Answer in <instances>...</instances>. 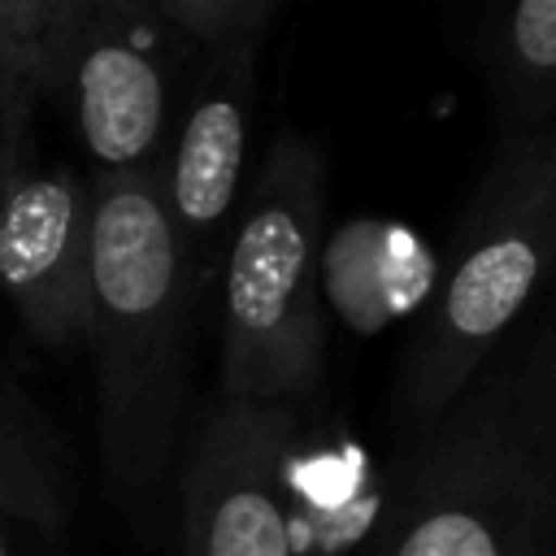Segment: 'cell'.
Returning <instances> with one entry per match:
<instances>
[{
    "mask_svg": "<svg viewBox=\"0 0 556 556\" xmlns=\"http://www.w3.org/2000/svg\"><path fill=\"white\" fill-rule=\"evenodd\" d=\"M460 48L486 87L495 152L543 143L556 130V0L478 9Z\"/></svg>",
    "mask_w": 556,
    "mask_h": 556,
    "instance_id": "9",
    "label": "cell"
},
{
    "mask_svg": "<svg viewBox=\"0 0 556 556\" xmlns=\"http://www.w3.org/2000/svg\"><path fill=\"white\" fill-rule=\"evenodd\" d=\"M547 291H552V321H556V278H552V287H547Z\"/></svg>",
    "mask_w": 556,
    "mask_h": 556,
    "instance_id": "15",
    "label": "cell"
},
{
    "mask_svg": "<svg viewBox=\"0 0 556 556\" xmlns=\"http://www.w3.org/2000/svg\"><path fill=\"white\" fill-rule=\"evenodd\" d=\"M295 408L213 400L178 460V556H304Z\"/></svg>",
    "mask_w": 556,
    "mask_h": 556,
    "instance_id": "6",
    "label": "cell"
},
{
    "mask_svg": "<svg viewBox=\"0 0 556 556\" xmlns=\"http://www.w3.org/2000/svg\"><path fill=\"white\" fill-rule=\"evenodd\" d=\"M0 504L30 517L35 526H61L65 500L56 486V473L30 443V434L17 426L13 413L0 408Z\"/></svg>",
    "mask_w": 556,
    "mask_h": 556,
    "instance_id": "12",
    "label": "cell"
},
{
    "mask_svg": "<svg viewBox=\"0 0 556 556\" xmlns=\"http://www.w3.org/2000/svg\"><path fill=\"white\" fill-rule=\"evenodd\" d=\"M161 22L191 56H226L261 48L278 22V0H152Z\"/></svg>",
    "mask_w": 556,
    "mask_h": 556,
    "instance_id": "11",
    "label": "cell"
},
{
    "mask_svg": "<svg viewBox=\"0 0 556 556\" xmlns=\"http://www.w3.org/2000/svg\"><path fill=\"white\" fill-rule=\"evenodd\" d=\"M0 291L52 352L91 334V178L17 165L0 195Z\"/></svg>",
    "mask_w": 556,
    "mask_h": 556,
    "instance_id": "8",
    "label": "cell"
},
{
    "mask_svg": "<svg viewBox=\"0 0 556 556\" xmlns=\"http://www.w3.org/2000/svg\"><path fill=\"white\" fill-rule=\"evenodd\" d=\"M530 343H534V361H539V374H543V391H547L552 413H556V321L547 330H539Z\"/></svg>",
    "mask_w": 556,
    "mask_h": 556,
    "instance_id": "14",
    "label": "cell"
},
{
    "mask_svg": "<svg viewBox=\"0 0 556 556\" xmlns=\"http://www.w3.org/2000/svg\"><path fill=\"white\" fill-rule=\"evenodd\" d=\"M191 70L152 0H83L52 100H65L96 174H156Z\"/></svg>",
    "mask_w": 556,
    "mask_h": 556,
    "instance_id": "5",
    "label": "cell"
},
{
    "mask_svg": "<svg viewBox=\"0 0 556 556\" xmlns=\"http://www.w3.org/2000/svg\"><path fill=\"white\" fill-rule=\"evenodd\" d=\"M326 161L278 130L243 191L217 265V395L300 404L326 374Z\"/></svg>",
    "mask_w": 556,
    "mask_h": 556,
    "instance_id": "3",
    "label": "cell"
},
{
    "mask_svg": "<svg viewBox=\"0 0 556 556\" xmlns=\"http://www.w3.org/2000/svg\"><path fill=\"white\" fill-rule=\"evenodd\" d=\"M0 556H4V539H0Z\"/></svg>",
    "mask_w": 556,
    "mask_h": 556,
    "instance_id": "16",
    "label": "cell"
},
{
    "mask_svg": "<svg viewBox=\"0 0 556 556\" xmlns=\"http://www.w3.org/2000/svg\"><path fill=\"white\" fill-rule=\"evenodd\" d=\"M556 278V130L521 152H495L482 174L434 287L408 339L395 408L408 434L486 369L517 321Z\"/></svg>",
    "mask_w": 556,
    "mask_h": 556,
    "instance_id": "4",
    "label": "cell"
},
{
    "mask_svg": "<svg viewBox=\"0 0 556 556\" xmlns=\"http://www.w3.org/2000/svg\"><path fill=\"white\" fill-rule=\"evenodd\" d=\"M83 0H0V52L43 96H52Z\"/></svg>",
    "mask_w": 556,
    "mask_h": 556,
    "instance_id": "10",
    "label": "cell"
},
{
    "mask_svg": "<svg viewBox=\"0 0 556 556\" xmlns=\"http://www.w3.org/2000/svg\"><path fill=\"white\" fill-rule=\"evenodd\" d=\"M195 282L152 174H91L96 430L113 500L148 526L178 465Z\"/></svg>",
    "mask_w": 556,
    "mask_h": 556,
    "instance_id": "1",
    "label": "cell"
},
{
    "mask_svg": "<svg viewBox=\"0 0 556 556\" xmlns=\"http://www.w3.org/2000/svg\"><path fill=\"white\" fill-rule=\"evenodd\" d=\"M365 556H556V413L530 339L413 434Z\"/></svg>",
    "mask_w": 556,
    "mask_h": 556,
    "instance_id": "2",
    "label": "cell"
},
{
    "mask_svg": "<svg viewBox=\"0 0 556 556\" xmlns=\"http://www.w3.org/2000/svg\"><path fill=\"white\" fill-rule=\"evenodd\" d=\"M256 61L261 48L195 56L165 156L156 165V191L178 248L208 291L235 230L243 191L252 182V126H256Z\"/></svg>",
    "mask_w": 556,
    "mask_h": 556,
    "instance_id": "7",
    "label": "cell"
},
{
    "mask_svg": "<svg viewBox=\"0 0 556 556\" xmlns=\"http://www.w3.org/2000/svg\"><path fill=\"white\" fill-rule=\"evenodd\" d=\"M35 100H39V91L0 52V195L13 178V169L22 165V130H26V113Z\"/></svg>",
    "mask_w": 556,
    "mask_h": 556,
    "instance_id": "13",
    "label": "cell"
}]
</instances>
